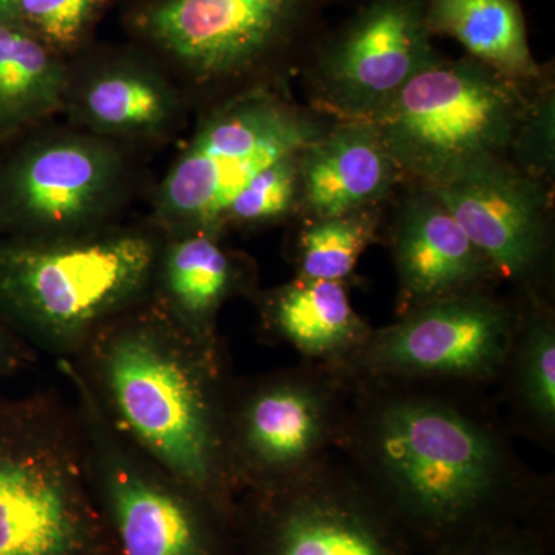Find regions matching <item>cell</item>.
Returning a JSON list of instances; mask_svg holds the SVG:
<instances>
[{
    "label": "cell",
    "mask_w": 555,
    "mask_h": 555,
    "mask_svg": "<svg viewBox=\"0 0 555 555\" xmlns=\"http://www.w3.org/2000/svg\"><path fill=\"white\" fill-rule=\"evenodd\" d=\"M349 379L337 454L416 553L507 521L555 520L554 474L525 462L494 390Z\"/></svg>",
    "instance_id": "cell-1"
},
{
    "label": "cell",
    "mask_w": 555,
    "mask_h": 555,
    "mask_svg": "<svg viewBox=\"0 0 555 555\" xmlns=\"http://www.w3.org/2000/svg\"><path fill=\"white\" fill-rule=\"evenodd\" d=\"M65 360L109 426L208 502L236 516L225 459L224 346H207L145 298L102 323Z\"/></svg>",
    "instance_id": "cell-2"
},
{
    "label": "cell",
    "mask_w": 555,
    "mask_h": 555,
    "mask_svg": "<svg viewBox=\"0 0 555 555\" xmlns=\"http://www.w3.org/2000/svg\"><path fill=\"white\" fill-rule=\"evenodd\" d=\"M0 555H120L78 408L57 393L0 404Z\"/></svg>",
    "instance_id": "cell-3"
},
{
    "label": "cell",
    "mask_w": 555,
    "mask_h": 555,
    "mask_svg": "<svg viewBox=\"0 0 555 555\" xmlns=\"http://www.w3.org/2000/svg\"><path fill=\"white\" fill-rule=\"evenodd\" d=\"M159 257L144 233L16 241L0 247V310L36 345L69 358L147 297Z\"/></svg>",
    "instance_id": "cell-4"
},
{
    "label": "cell",
    "mask_w": 555,
    "mask_h": 555,
    "mask_svg": "<svg viewBox=\"0 0 555 555\" xmlns=\"http://www.w3.org/2000/svg\"><path fill=\"white\" fill-rule=\"evenodd\" d=\"M525 86L473 57L440 56L371 122L404 182L436 189L481 164L509 159L531 105Z\"/></svg>",
    "instance_id": "cell-5"
},
{
    "label": "cell",
    "mask_w": 555,
    "mask_h": 555,
    "mask_svg": "<svg viewBox=\"0 0 555 555\" xmlns=\"http://www.w3.org/2000/svg\"><path fill=\"white\" fill-rule=\"evenodd\" d=\"M349 400L350 379L312 361L232 377L224 447L238 496L288 488L328 462L338 452Z\"/></svg>",
    "instance_id": "cell-6"
},
{
    "label": "cell",
    "mask_w": 555,
    "mask_h": 555,
    "mask_svg": "<svg viewBox=\"0 0 555 555\" xmlns=\"http://www.w3.org/2000/svg\"><path fill=\"white\" fill-rule=\"evenodd\" d=\"M60 369L76 393L94 495L120 555H238L235 516L120 437L64 360Z\"/></svg>",
    "instance_id": "cell-7"
},
{
    "label": "cell",
    "mask_w": 555,
    "mask_h": 555,
    "mask_svg": "<svg viewBox=\"0 0 555 555\" xmlns=\"http://www.w3.org/2000/svg\"><path fill=\"white\" fill-rule=\"evenodd\" d=\"M268 90H250L215 109L175 164L159 192L160 215L185 229L215 233L225 210L259 171L298 155L331 129Z\"/></svg>",
    "instance_id": "cell-8"
},
{
    "label": "cell",
    "mask_w": 555,
    "mask_h": 555,
    "mask_svg": "<svg viewBox=\"0 0 555 555\" xmlns=\"http://www.w3.org/2000/svg\"><path fill=\"white\" fill-rule=\"evenodd\" d=\"M238 555H420L341 456L288 488L244 492Z\"/></svg>",
    "instance_id": "cell-9"
},
{
    "label": "cell",
    "mask_w": 555,
    "mask_h": 555,
    "mask_svg": "<svg viewBox=\"0 0 555 555\" xmlns=\"http://www.w3.org/2000/svg\"><path fill=\"white\" fill-rule=\"evenodd\" d=\"M516 323L495 288L441 299L374 328L338 371L347 378L434 379L494 390Z\"/></svg>",
    "instance_id": "cell-10"
},
{
    "label": "cell",
    "mask_w": 555,
    "mask_h": 555,
    "mask_svg": "<svg viewBox=\"0 0 555 555\" xmlns=\"http://www.w3.org/2000/svg\"><path fill=\"white\" fill-rule=\"evenodd\" d=\"M437 57L426 0H371L317 51V109L335 120H371Z\"/></svg>",
    "instance_id": "cell-11"
},
{
    "label": "cell",
    "mask_w": 555,
    "mask_h": 555,
    "mask_svg": "<svg viewBox=\"0 0 555 555\" xmlns=\"http://www.w3.org/2000/svg\"><path fill=\"white\" fill-rule=\"evenodd\" d=\"M315 0H145L134 30L201 79L235 78L291 46Z\"/></svg>",
    "instance_id": "cell-12"
},
{
    "label": "cell",
    "mask_w": 555,
    "mask_h": 555,
    "mask_svg": "<svg viewBox=\"0 0 555 555\" xmlns=\"http://www.w3.org/2000/svg\"><path fill=\"white\" fill-rule=\"evenodd\" d=\"M454 215L513 295L553 297L554 236L546 182L509 159L470 169L429 189Z\"/></svg>",
    "instance_id": "cell-13"
},
{
    "label": "cell",
    "mask_w": 555,
    "mask_h": 555,
    "mask_svg": "<svg viewBox=\"0 0 555 555\" xmlns=\"http://www.w3.org/2000/svg\"><path fill=\"white\" fill-rule=\"evenodd\" d=\"M385 235L397 273L396 317L500 284L491 262L429 189L412 190Z\"/></svg>",
    "instance_id": "cell-14"
},
{
    "label": "cell",
    "mask_w": 555,
    "mask_h": 555,
    "mask_svg": "<svg viewBox=\"0 0 555 555\" xmlns=\"http://www.w3.org/2000/svg\"><path fill=\"white\" fill-rule=\"evenodd\" d=\"M118 159L83 139H62L30 150L10 170V211L36 229H68L100 211L115 188Z\"/></svg>",
    "instance_id": "cell-15"
},
{
    "label": "cell",
    "mask_w": 555,
    "mask_h": 555,
    "mask_svg": "<svg viewBox=\"0 0 555 555\" xmlns=\"http://www.w3.org/2000/svg\"><path fill=\"white\" fill-rule=\"evenodd\" d=\"M403 175L371 120H335L299 156V206L306 218L378 207Z\"/></svg>",
    "instance_id": "cell-16"
},
{
    "label": "cell",
    "mask_w": 555,
    "mask_h": 555,
    "mask_svg": "<svg viewBox=\"0 0 555 555\" xmlns=\"http://www.w3.org/2000/svg\"><path fill=\"white\" fill-rule=\"evenodd\" d=\"M516 323L494 396L516 438L555 452V306L546 295H513Z\"/></svg>",
    "instance_id": "cell-17"
},
{
    "label": "cell",
    "mask_w": 555,
    "mask_h": 555,
    "mask_svg": "<svg viewBox=\"0 0 555 555\" xmlns=\"http://www.w3.org/2000/svg\"><path fill=\"white\" fill-rule=\"evenodd\" d=\"M339 281L295 276L259 298L261 331L270 343L294 347L301 360L341 367L371 338L374 327L350 305Z\"/></svg>",
    "instance_id": "cell-18"
},
{
    "label": "cell",
    "mask_w": 555,
    "mask_h": 555,
    "mask_svg": "<svg viewBox=\"0 0 555 555\" xmlns=\"http://www.w3.org/2000/svg\"><path fill=\"white\" fill-rule=\"evenodd\" d=\"M159 301L190 334L207 346L219 339V309L233 295L246 291L250 273L238 258L219 244L218 235L192 230L160 251Z\"/></svg>",
    "instance_id": "cell-19"
},
{
    "label": "cell",
    "mask_w": 555,
    "mask_h": 555,
    "mask_svg": "<svg viewBox=\"0 0 555 555\" xmlns=\"http://www.w3.org/2000/svg\"><path fill=\"white\" fill-rule=\"evenodd\" d=\"M426 27L430 36L459 40L473 60L506 78L521 83L542 78L517 0H426Z\"/></svg>",
    "instance_id": "cell-20"
},
{
    "label": "cell",
    "mask_w": 555,
    "mask_h": 555,
    "mask_svg": "<svg viewBox=\"0 0 555 555\" xmlns=\"http://www.w3.org/2000/svg\"><path fill=\"white\" fill-rule=\"evenodd\" d=\"M62 56L16 22L0 21V131L20 129L60 107Z\"/></svg>",
    "instance_id": "cell-21"
},
{
    "label": "cell",
    "mask_w": 555,
    "mask_h": 555,
    "mask_svg": "<svg viewBox=\"0 0 555 555\" xmlns=\"http://www.w3.org/2000/svg\"><path fill=\"white\" fill-rule=\"evenodd\" d=\"M378 207L327 218H306L291 248L295 276L356 283V269L369 246L382 241Z\"/></svg>",
    "instance_id": "cell-22"
},
{
    "label": "cell",
    "mask_w": 555,
    "mask_h": 555,
    "mask_svg": "<svg viewBox=\"0 0 555 555\" xmlns=\"http://www.w3.org/2000/svg\"><path fill=\"white\" fill-rule=\"evenodd\" d=\"M150 73L112 69L91 80L83 112L105 131H150L163 126L171 112L169 91Z\"/></svg>",
    "instance_id": "cell-23"
},
{
    "label": "cell",
    "mask_w": 555,
    "mask_h": 555,
    "mask_svg": "<svg viewBox=\"0 0 555 555\" xmlns=\"http://www.w3.org/2000/svg\"><path fill=\"white\" fill-rule=\"evenodd\" d=\"M108 0H21L17 24L54 53H73L89 39Z\"/></svg>",
    "instance_id": "cell-24"
},
{
    "label": "cell",
    "mask_w": 555,
    "mask_h": 555,
    "mask_svg": "<svg viewBox=\"0 0 555 555\" xmlns=\"http://www.w3.org/2000/svg\"><path fill=\"white\" fill-rule=\"evenodd\" d=\"M301 153L280 159L255 175L230 203L224 215V225L266 224L292 214V208L299 203Z\"/></svg>",
    "instance_id": "cell-25"
},
{
    "label": "cell",
    "mask_w": 555,
    "mask_h": 555,
    "mask_svg": "<svg viewBox=\"0 0 555 555\" xmlns=\"http://www.w3.org/2000/svg\"><path fill=\"white\" fill-rule=\"evenodd\" d=\"M554 545L555 520L507 521L434 555H551Z\"/></svg>",
    "instance_id": "cell-26"
},
{
    "label": "cell",
    "mask_w": 555,
    "mask_h": 555,
    "mask_svg": "<svg viewBox=\"0 0 555 555\" xmlns=\"http://www.w3.org/2000/svg\"><path fill=\"white\" fill-rule=\"evenodd\" d=\"M535 98L514 139L509 160L525 173L547 182L554 171V93L546 87Z\"/></svg>",
    "instance_id": "cell-27"
},
{
    "label": "cell",
    "mask_w": 555,
    "mask_h": 555,
    "mask_svg": "<svg viewBox=\"0 0 555 555\" xmlns=\"http://www.w3.org/2000/svg\"><path fill=\"white\" fill-rule=\"evenodd\" d=\"M21 0H0V21L16 22Z\"/></svg>",
    "instance_id": "cell-28"
},
{
    "label": "cell",
    "mask_w": 555,
    "mask_h": 555,
    "mask_svg": "<svg viewBox=\"0 0 555 555\" xmlns=\"http://www.w3.org/2000/svg\"><path fill=\"white\" fill-rule=\"evenodd\" d=\"M10 360V345L7 341V338L3 337L2 332H0V372L5 369L7 363Z\"/></svg>",
    "instance_id": "cell-29"
}]
</instances>
